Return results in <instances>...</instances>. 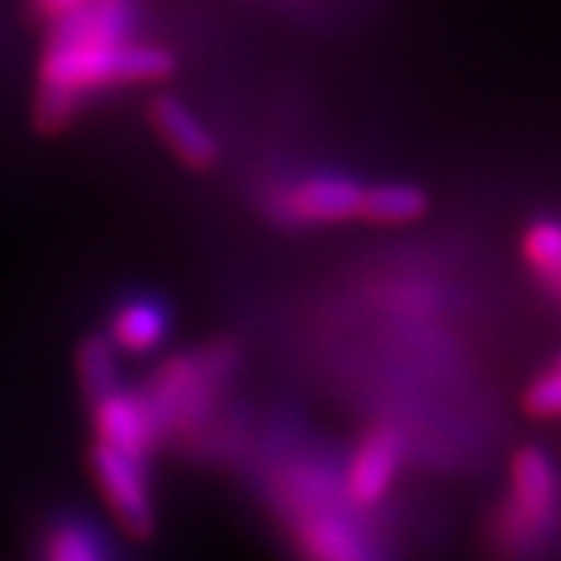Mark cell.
I'll use <instances>...</instances> for the list:
<instances>
[{"instance_id":"cell-1","label":"cell","mask_w":561,"mask_h":561,"mask_svg":"<svg viewBox=\"0 0 561 561\" xmlns=\"http://www.w3.org/2000/svg\"><path fill=\"white\" fill-rule=\"evenodd\" d=\"M175 69L169 50L138 41L119 44H47L38 72L35 116L41 128L54 131L76 116L81 98L119 88L160 81Z\"/></svg>"},{"instance_id":"cell-2","label":"cell","mask_w":561,"mask_h":561,"mask_svg":"<svg viewBox=\"0 0 561 561\" xmlns=\"http://www.w3.org/2000/svg\"><path fill=\"white\" fill-rule=\"evenodd\" d=\"M238 371V346L231 341H213L165 359L153 371L140 397L147 402L160 440L187 434L201 424L225 393Z\"/></svg>"},{"instance_id":"cell-3","label":"cell","mask_w":561,"mask_h":561,"mask_svg":"<svg viewBox=\"0 0 561 561\" xmlns=\"http://www.w3.org/2000/svg\"><path fill=\"white\" fill-rule=\"evenodd\" d=\"M275 496L302 561H375L356 522L337 505V490L316 468L284 471Z\"/></svg>"},{"instance_id":"cell-4","label":"cell","mask_w":561,"mask_h":561,"mask_svg":"<svg viewBox=\"0 0 561 561\" xmlns=\"http://www.w3.org/2000/svg\"><path fill=\"white\" fill-rule=\"evenodd\" d=\"M508 483L512 490L493 524V540L505 559H522L534 552L540 534H546L559 515L561 483L556 461L540 446H522L508 465Z\"/></svg>"},{"instance_id":"cell-5","label":"cell","mask_w":561,"mask_h":561,"mask_svg":"<svg viewBox=\"0 0 561 561\" xmlns=\"http://www.w3.org/2000/svg\"><path fill=\"white\" fill-rule=\"evenodd\" d=\"M88 468L98 483V493L106 502L110 515L135 540H147L157 530V502L147 478V461L131 459L119 449L91 443Z\"/></svg>"},{"instance_id":"cell-6","label":"cell","mask_w":561,"mask_h":561,"mask_svg":"<svg viewBox=\"0 0 561 561\" xmlns=\"http://www.w3.org/2000/svg\"><path fill=\"white\" fill-rule=\"evenodd\" d=\"M91 431L94 443L119 449L138 461H147L162 446L160 431L140 390H131L125 383L91 400Z\"/></svg>"},{"instance_id":"cell-7","label":"cell","mask_w":561,"mask_h":561,"mask_svg":"<svg viewBox=\"0 0 561 561\" xmlns=\"http://www.w3.org/2000/svg\"><path fill=\"white\" fill-rule=\"evenodd\" d=\"M402 461V437L393 427H371L343 471V496L356 508H375L387 500Z\"/></svg>"},{"instance_id":"cell-8","label":"cell","mask_w":561,"mask_h":561,"mask_svg":"<svg viewBox=\"0 0 561 561\" xmlns=\"http://www.w3.org/2000/svg\"><path fill=\"white\" fill-rule=\"evenodd\" d=\"M365 184L346 175H309L280 194V213L300 225H337L359 219Z\"/></svg>"},{"instance_id":"cell-9","label":"cell","mask_w":561,"mask_h":561,"mask_svg":"<svg viewBox=\"0 0 561 561\" xmlns=\"http://www.w3.org/2000/svg\"><path fill=\"white\" fill-rule=\"evenodd\" d=\"M169 334H172V309L153 294H131L116 302L106 341L125 356H150L162 350Z\"/></svg>"},{"instance_id":"cell-10","label":"cell","mask_w":561,"mask_h":561,"mask_svg":"<svg viewBox=\"0 0 561 561\" xmlns=\"http://www.w3.org/2000/svg\"><path fill=\"white\" fill-rule=\"evenodd\" d=\"M153 125L160 138L169 144V150L179 157L187 169H213L219 160L216 138L209 128L197 119V113L179 98L162 94L153 101Z\"/></svg>"},{"instance_id":"cell-11","label":"cell","mask_w":561,"mask_h":561,"mask_svg":"<svg viewBox=\"0 0 561 561\" xmlns=\"http://www.w3.org/2000/svg\"><path fill=\"white\" fill-rule=\"evenodd\" d=\"M135 16L125 0H84L54 20L50 44H119L131 38Z\"/></svg>"},{"instance_id":"cell-12","label":"cell","mask_w":561,"mask_h":561,"mask_svg":"<svg viewBox=\"0 0 561 561\" xmlns=\"http://www.w3.org/2000/svg\"><path fill=\"white\" fill-rule=\"evenodd\" d=\"M431 197L421 191L419 184H402V181H383L371 184L362 194L359 219L371 225H412L427 216Z\"/></svg>"},{"instance_id":"cell-13","label":"cell","mask_w":561,"mask_h":561,"mask_svg":"<svg viewBox=\"0 0 561 561\" xmlns=\"http://www.w3.org/2000/svg\"><path fill=\"white\" fill-rule=\"evenodd\" d=\"M522 253L537 272L546 290L561 302V221L537 219L524 228Z\"/></svg>"},{"instance_id":"cell-14","label":"cell","mask_w":561,"mask_h":561,"mask_svg":"<svg viewBox=\"0 0 561 561\" xmlns=\"http://www.w3.org/2000/svg\"><path fill=\"white\" fill-rule=\"evenodd\" d=\"M76 368H79V383L84 390L88 402L98 400L103 393L116 390L122 383L119 362H116V346L106 341L103 334H94L88 341H81L79 356H76Z\"/></svg>"},{"instance_id":"cell-15","label":"cell","mask_w":561,"mask_h":561,"mask_svg":"<svg viewBox=\"0 0 561 561\" xmlns=\"http://www.w3.org/2000/svg\"><path fill=\"white\" fill-rule=\"evenodd\" d=\"M44 561H106V549L88 524L60 518L44 537Z\"/></svg>"},{"instance_id":"cell-16","label":"cell","mask_w":561,"mask_h":561,"mask_svg":"<svg viewBox=\"0 0 561 561\" xmlns=\"http://www.w3.org/2000/svg\"><path fill=\"white\" fill-rule=\"evenodd\" d=\"M524 412L530 419H561V365L524 390Z\"/></svg>"},{"instance_id":"cell-17","label":"cell","mask_w":561,"mask_h":561,"mask_svg":"<svg viewBox=\"0 0 561 561\" xmlns=\"http://www.w3.org/2000/svg\"><path fill=\"white\" fill-rule=\"evenodd\" d=\"M41 10L47 13V16H54V20H60L62 13H69V10H76L81 7L84 0H35Z\"/></svg>"},{"instance_id":"cell-18","label":"cell","mask_w":561,"mask_h":561,"mask_svg":"<svg viewBox=\"0 0 561 561\" xmlns=\"http://www.w3.org/2000/svg\"><path fill=\"white\" fill-rule=\"evenodd\" d=\"M559 365H561V359H559Z\"/></svg>"}]
</instances>
